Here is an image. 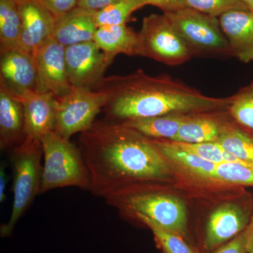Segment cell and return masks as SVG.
<instances>
[{
	"mask_svg": "<svg viewBox=\"0 0 253 253\" xmlns=\"http://www.w3.org/2000/svg\"><path fill=\"white\" fill-rule=\"evenodd\" d=\"M79 149L89 171V191L98 197L172 179L174 167L151 138L122 123L96 121L81 133Z\"/></svg>",
	"mask_w": 253,
	"mask_h": 253,
	"instance_id": "obj_1",
	"label": "cell"
},
{
	"mask_svg": "<svg viewBox=\"0 0 253 253\" xmlns=\"http://www.w3.org/2000/svg\"><path fill=\"white\" fill-rule=\"evenodd\" d=\"M107 96L106 119L116 122L226 110L231 98L208 96L168 75L151 76L141 70L104 78L97 88Z\"/></svg>",
	"mask_w": 253,
	"mask_h": 253,
	"instance_id": "obj_2",
	"label": "cell"
},
{
	"mask_svg": "<svg viewBox=\"0 0 253 253\" xmlns=\"http://www.w3.org/2000/svg\"><path fill=\"white\" fill-rule=\"evenodd\" d=\"M160 184L126 190L105 198L106 204L116 208L120 214L135 219L146 216L158 225L188 237L187 209L180 198L163 192Z\"/></svg>",
	"mask_w": 253,
	"mask_h": 253,
	"instance_id": "obj_3",
	"label": "cell"
},
{
	"mask_svg": "<svg viewBox=\"0 0 253 253\" xmlns=\"http://www.w3.org/2000/svg\"><path fill=\"white\" fill-rule=\"evenodd\" d=\"M44 166L41 194L63 187H78L89 191V171L79 147L55 131L41 140Z\"/></svg>",
	"mask_w": 253,
	"mask_h": 253,
	"instance_id": "obj_4",
	"label": "cell"
},
{
	"mask_svg": "<svg viewBox=\"0 0 253 253\" xmlns=\"http://www.w3.org/2000/svg\"><path fill=\"white\" fill-rule=\"evenodd\" d=\"M43 156L41 141L24 139L11 149L10 161L12 165L14 193L12 211L9 220L1 226V236L11 235L17 221L21 219L33 203L37 195L41 194Z\"/></svg>",
	"mask_w": 253,
	"mask_h": 253,
	"instance_id": "obj_5",
	"label": "cell"
},
{
	"mask_svg": "<svg viewBox=\"0 0 253 253\" xmlns=\"http://www.w3.org/2000/svg\"><path fill=\"white\" fill-rule=\"evenodd\" d=\"M185 42L193 56H232L219 18L189 7L163 13Z\"/></svg>",
	"mask_w": 253,
	"mask_h": 253,
	"instance_id": "obj_6",
	"label": "cell"
},
{
	"mask_svg": "<svg viewBox=\"0 0 253 253\" xmlns=\"http://www.w3.org/2000/svg\"><path fill=\"white\" fill-rule=\"evenodd\" d=\"M139 56L168 66H178L193 57L185 42L164 14L144 18L139 32Z\"/></svg>",
	"mask_w": 253,
	"mask_h": 253,
	"instance_id": "obj_7",
	"label": "cell"
},
{
	"mask_svg": "<svg viewBox=\"0 0 253 253\" xmlns=\"http://www.w3.org/2000/svg\"><path fill=\"white\" fill-rule=\"evenodd\" d=\"M253 215V194L241 191L216 206L208 216L204 240L209 252L239 236L248 227Z\"/></svg>",
	"mask_w": 253,
	"mask_h": 253,
	"instance_id": "obj_8",
	"label": "cell"
},
{
	"mask_svg": "<svg viewBox=\"0 0 253 253\" xmlns=\"http://www.w3.org/2000/svg\"><path fill=\"white\" fill-rule=\"evenodd\" d=\"M57 100L54 131L64 139L87 130L95 118L106 106L107 96L103 91L72 87Z\"/></svg>",
	"mask_w": 253,
	"mask_h": 253,
	"instance_id": "obj_9",
	"label": "cell"
},
{
	"mask_svg": "<svg viewBox=\"0 0 253 253\" xmlns=\"http://www.w3.org/2000/svg\"><path fill=\"white\" fill-rule=\"evenodd\" d=\"M65 58L71 86L90 89H97L113 61L94 41L66 46Z\"/></svg>",
	"mask_w": 253,
	"mask_h": 253,
	"instance_id": "obj_10",
	"label": "cell"
},
{
	"mask_svg": "<svg viewBox=\"0 0 253 253\" xmlns=\"http://www.w3.org/2000/svg\"><path fill=\"white\" fill-rule=\"evenodd\" d=\"M65 48L51 38L35 54L38 92L48 93L58 98L72 89L66 68Z\"/></svg>",
	"mask_w": 253,
	"mask_h": 253,
	"instance_id": "obj_11",
	"label": "cell"
},
{
	"mask_svg": "<svg viewBox=\"0 0 253 253\" xmlns=\"http://www.w3.org/2000/svg\"><path fill=\"white\" fill-rule=\"evenodd\" d=\"M13 94L22 104L24 110V139L41 142L46 134L54 131L57 109L56 97L36 90Z\"/></svg>",
	"mask_w": 253,
	"mask_h": 253,
	"instance_id": "obj_12",
	"label": "cell"
},
{
	"mask_svg": "<svg viewBox=\"0 0 253 253\" xmlns=\"http://www.w3.org/2000/svg\"><path fill=\"white\" fill-rule=\"evenodd\" d=\"M21 19L20 46L34 56L52 38L55 19L39 0H16Z\"/></svg>",
	"mask_w": 253,
	"mask_h": 253,
	"instance_id": "obj_13",
	"label": "cell"
},
{
	"mask_svg": "<svg viewBox=\"0 0 253 253\" xmlns=\"http://www.w3.org/2000/svg\"><path fill=\"white\" fill-rule=\"evenodd\" d=\"M234 122L228 109L191 113L172 141L188 144L218 142Z\"/></svg>",
	"mask_w": 253,
	"mask_h": 253,
	"instance_id": "obj_14",
	"label": "cell"
},
{
	"mask_svg": "<svg viewBox=\"0 0 253 253\" xmlns=\"http://www.w3.org/2000/svg\"><path fill=\"white\" fill-rule=\"evenodd\" d=\"M0 81L14 93L36 90V60L21 49L1 53Z\"/></svg>",
	"mask_w": 253,
	"mask_h": 253,
	"instance_id": "obj_15",
	"label": "cell"
},
{
	"mask_svg": "<svg viewBox=\"0 0 253 253\" xmlns=\"http://www.w3.org/2000/svg\"><path fill=\"white\" fill-rule=\"evenodd\" d=\"M232 56L245 63L253 62V12L232 11L219 17Z\"/></svg>",
	"mask_w": 253,
	"mask_h": 253,
	"instance_id": "obj_16",
	"label": "cell"
},
{
	"mask_svg": "<svg viewBox=\"0 0 253 253\" xmlns=\"http://www.w3.org/2000/svg\"><path fill=\"white\" fill-rule=\"evenodd\" d=\"M25 139L23 105L11 89L0 81V148L14 149Z\"/></svg>",
	"mask_w": 253,
	"mask_h": 253,
	"instance_id": "obj_17",
	"label": "cell"
},
{
	"mask_svg": "<svg viewBox=\"0 0 253 253\" xmlns=\"http://www.w3.org/2000/svg\"><path fill=\"white\" fill-rule=\"evenodd\" d=\"M96 11L77 6L55 20L52 38L65 47L94 41Z\"/></svg>",
	"mask_w": 253,
	"mask_h": 253,
	"instance_id": "obj_18",
	"label": "cell"
},
{
	"mask_svg": "<svg viewBox=\"0 0 253 253\" xmlns=\"http://www.w3.org/2000/svg\"><path fill=\"white\" fill-rule=\"evenodd\" d=\"M151 140L174 168H179L188 174L199 179L214 181V172L217 165L181 149L174 141L156 139Z\"/></svg>",
	"mask_w": 253,
	"mask_h": 253,
	"instance_id": "obj_19",
	"label": "cell"
},
{
	"mask_svg": "<svg viewBox=\"0 0 253 253\" xmlns=\"http://www.w3.org/2000/svg\"><path fill=\"white\" fill-rule=\"evenodd\" d=\"M93 41L112 60L120 54L139 56V33L126 25L98 28Z\"/></svg>",
	"mask_w": 253,
	"mask_h": 253,
	"instance_id": "obj_20",
	"label": "cell"
},
{
	"mask_svg": "<svg viewBox=\"0 0 253 253\" xmlns=\"http://www.w3.org/2000/svg\"><path fill=\"white\" fill-rule=\"evenodd\" d=\"M189 115L172 113L156 117L129 120L121 123L151 139L172 141Z\"/></svg>",
	"mask_w": 253,
	"mask_h": 253,
	"instance_id": "obj_21",
	"label": "cell"
},
{
	"mask_svg": "<svg viewBox=\"0 0 253 253\" xmlns=\"http://www.w3.org/2000/svg\"><path fill=\"white\" fill-rule=\"evenodd\" d=\"M21 29L16 0H0V52L21 49Z\"/></svg>",
	"mask_w": 253,
	"mask_h": 253,
	"instance_id": "obj_22",
	"label": "cell"
},
{
	"mask_svg": "<svg viewBox=\"0 0 253 253\" xmlns=\"http://www.w3.org/2000/svg\"><path fill=\"white\" fill-rule=\"evenodd\" d=\"M217 143L240 161L253 167V131L234 121Z\"/></svg>",
	"mask_w": 253,
	"mask_h": 253,
	"instance_id": "obj_23",
	"label": "cell"
},
{
	"mask_svg": "<svg viewBox=\"0 0 253 253\" xmlns=\"http://www.w3.org/2000/svg\"><path fill=\"white\" fill-rule=\"evenodd\" d=\"M144 6L146 4L141 0H117L96 11L95 23L97 28L126 25L131 14Z\"/></svg>",
	"mask_w": 253,
	"mask_h": 253,
	"instance_id": "obj_24",
	"label": "cell"
},
{
	"mask_svg": "<svg viewBox=\"0 0 253 253\" xmlns=\"http://www.w3.org/2000/svg\"><path fill=\"white\" fill-rule=\"evenodd\" d=\"M136 219L151 229L156 243L162 249L163 253H199L190 246L182 236L158 225L149 217L139 214L136 216Z\"/></svg>",
	"mask_w": 253,
	"mask_h": 253,
	"instance_id": "obj_25",
	"label": "cell"
},
{
	"mask_svg": "<svg viewBox=\"0 0 253 253\" xmlns=\"http://www.w3.org/2000/svg\"><path fill=\"white\" fill-rule=\"evenodd\" d=\"M228 111L234 121L253 131V83L239 89L230 96Z\"/></svg>",
	"mask_w": 253,
	"mask_h": 253,
	"instance_id": "obj_26",
	"label": "cell"
},
{
	"mask_svg": "<svg viewBox=\"0 0 253 253\" xmlns=\"http://www.w3.org/2000/svg\"><path fill=\"white\" fill-rule=\"evenodd\" d=\"M174 142L181 149L197 155L200 158L216 165L222 164V163H239V164L251 166L240 161L234 155L228 152L219 143L188 144V143L178 142V141H174Z\"/></svg>",
	"mask_w": 253,
	"mask_h": 253,
	"instance_id": "obj_27",
	"label": "cell"
},
{
	"mask_svg": "<svg viewBox=\"0 0 253 253\" xmlns=\"http://www.w3.org/2000/svg\"><path fill=\"white\" fill-rule=\"evenodd\" d=\"M214 181L231 186H253V167L239 163L217 165Z\"/></svg>",
	"mask_w": 253,
	"mask_h": 253,
	"instance_id": "obj_28",
	"label": "cell"
},
{
	"mask_svg": "<svg viewBox=\"0 0 253 253\" xmlns=\"http://www.w3.org/2000/svg\"><path fill=\"white\" fill-rule=\"evenodd\" d=\"M186 2L187 7L213 17L232 11H250L243 0H186Z\"/></svg>",
	"mask_w": 253,
	"mask_h": 253,
	"instance_id": "obj_29",
	"label": "cell"
},
{
	"mask_svg": "<svg viewBox=\"0 0 253 253\" xmlns=\"http://www.w3.org/2000/svg\"><path fill=\"white\" fill-rule=\"evenodd\" d=\"M39 1L56 20L77 7L80 0H39Z\"/></svg>",
	"mask_w": 253,
	"mask_h": 253,
	"instance_id": "obj_30",
	"label": "cell"
},
{
	"mask_svg": "<svg viewBox=\"0 0 253 253\" xmlns=\"http://www.w3.org/2000/svg\"><path fill=\"white\" fill-rule=\"evenodd\" d=\"M212 253H248L246 229L234 239L214 250Z\"/></svg>",
	"mask_w": 253,
	"mask_h": 253,
	"instance_id": "obj_31",
	"label": "cell"
},
{
	"mask_svg": "<svg viewBox=\"0 0 253 253\" xmlns=\"http://www.w3.org/2000/svg\"><path fill=\"white\" fill-rule=\"evenodd\" d=\"M146 5H154L162 10L163 13L169 12L187 7L186 0H141Z\"/></svg>",
	"mask_w": 253,
	"mask_h": 253,
	"instance_id": "obj_32",
	"label": "cell"
},
{
	"mask_svg": "<svg viewBox=\"0 0 253 253\" xmlns=\"http://www.w3.org/2000/svg\"><path fill=\"white\" fill-rule=\"evenodd\" d=\"M117 0H80L78 6L97 11Z\"/></svg>",
	"mask_w": 253,
	"mask_h": 253,
	"instance_id": "obj_33",
	"label": "cell"
},
{
	"mask_svg": "<svg viewBox=\"0 0 253 253\" xmlns=\"http://www.w3.org/2000/svg\"><path fill=\"white\" fill-rule=\"evenodd\" d=\"M6 167L4 163H1V167H0V203L2 204L4 203L5 200L6 199V188L7 185L8 177L6 173Z\"/></svg>",
	"mask_w": 253,
	"mask_h": 253,
	"instance_id": "obj_34",
	"label": "cell"
},
{
	"mask_svg": "<svg viewBox=\"0 0 253 253\" xmlns=\"http://www.w3.org/2000/svg\"><path fill=\"white\" fill-rule=\"evenodd\" d=\"M247 231V251L248 253H253V215L246 228Z\"/></svg>",
	"mask_w": 253,
	"mask_h": 253,
	"instance_id": "obj_35",
	"label": "cell"
},
{
	"mask_svg": "<svg viewBox=\"0 0 253 253\" xmlns=\"http://www.w3.org/2000/svg\"><path fill=\"white\" fill-rule=\"evenodd\" d=\"M246 6H248L250 11L253 12V0H243Z\"/></svg>",
	"mask_w": 253,
	"mask_h": 253,
	"instance_id": "obj_36",
	"label": "cell"
}]
</instances>
